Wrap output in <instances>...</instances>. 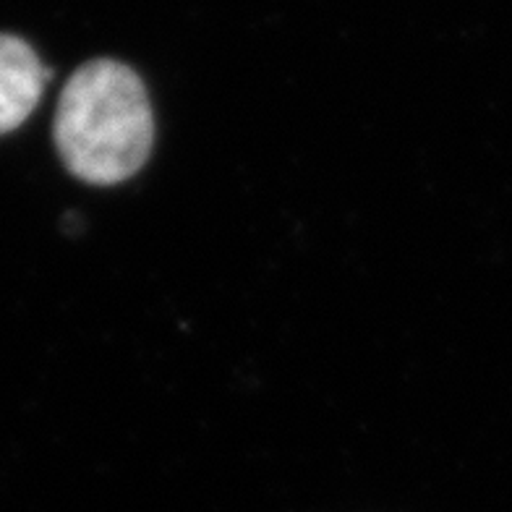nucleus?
<instances>
[{"label": "nucleus", "instance_id": "nucleus-1", "mask_svg": "<svg viewBox=\"0 0 512 512\" xmlns=\"http://www.w3.org/2000/svg\"><path fill=\"white\" fill-rule=\"evenodd\" d=\"M155 121L142 79L118 61L84 63L63 87L55 144L66 168L95 186L131 178L147 162Z\"/></svg>", "mask_w": 512, "mask_h": 512}, {"label": "nucleus", "instance_id": "nucleus-2", "mask_svg": "<svg viewBox=\"0 0 512 512\" xmlns=\"http://www.w3.org/2000/svg\"><path fill=\"white\" fill-rule=\"evenodd\" d=\"M48 68L21 37L0 34V136L19 128L40 102Z\"/></svg>", "mask_w": 512, "mask_h": 512}]
</instances>
